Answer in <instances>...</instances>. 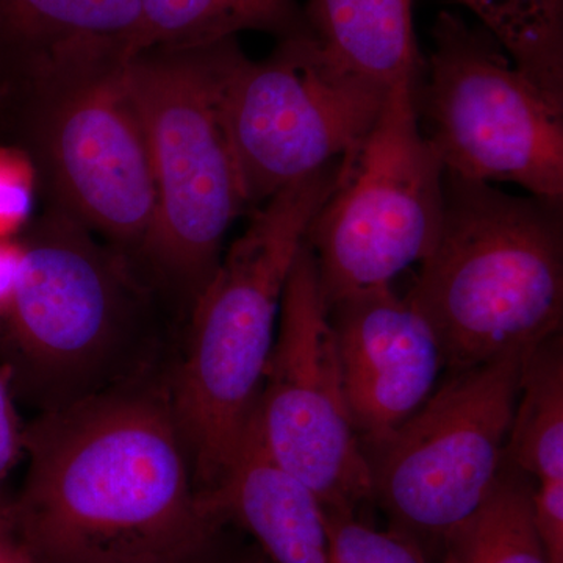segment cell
I'll return each mask as SVG.
<instances>
[{
  "label": "cell",
  "instance_id": "cell-6",
  "mask_svg": "<svg viewBox=\"0 0 563 563\" xmlns=\"http://www.w3.org/2000/svg\"><path fill=\"white\" fill-rule=\"evenodd\" d=\"M129 62L73 66L11 85L0 91V113L52 207L135 263L154 221L157 188Z\"/></svg>",
  "mask_w": 563,
  "mask_h": 563
},
{
  "label": "cell",
  "instance_id": "cell-2",
  "mask_svg": "<svg viewBox=\"0 0 563 563\" xmlns=\"http://www.w3.org/2000/svg\"><path fill=\"white\" fill-rule=\"evenodd\" d=\"M340 162L291 181L254 210L190 309L187 347L168 391L199 495L220 483L254 413L285 284Z\"/></svg>",
  "mask_w": 563,
  "mask_h": 563
},
{
  "label": "cell",
  "instance_id": "cell-23",
  "mask_svg": "<svg viewBox=\"0 0 563 563\" xmlns=\"http://www.w3.org/2000/svg\"><path fill=\"white\" fill-rule=\"evenodd\" d=\"M24 432L14 407L10 372L0 368V495H3V481L24 453Z\"/></svg>",
  "mask_w": 563,
  "mask_h": 563
},
{
  "label": "cell",
  "instance_id": "cell-9",
  "mask_svg": "<svg viewBox=\"0 0 563 563\" xmlns=\"http://www.w3.org/2000/svg\"><path fill=\"white\" fill-rule=\"evenodd\" d=\"M526 354L451 373L399 428L362 446L373 501L422 550L440 547L498 483Z\"/></svg>",
  "mask_w": 563,
  "mask_h": 563
},
{
  "label": "cell",
  "instance_id": "cell-24",
  "mask_svg": "<svg viewBox=\"0 0 563 563\" xmlns=\"http://www.w3.org/2000/svg\"><path fill=\"white\" fill-rule=\"evenodd\" d=\"M0 563H38L25 543L11 517L10 501L0 495Z\"/></svg>",
  "mask_w": 563,
  "mask_h": 563
},
{
  "label": "cell",
  "instance_id": "cell-27",
  "mask_svg": "<svg viewBox=\"0 0 563 563\" xmlns=\"http://www.w3.org/2000/svg\"><path fill=\"white\" fill-rule=\"evenodd\" d=\"M201 563H203V562H201Z\"/></svg>",
  "mask_w": 563,
  "mask_h": 563
},
{
  "label": "cell",
  "instance_id": "cell-11",
  "mask_svg": "<svg viewBox=\"0 0 563 563\" xmlns=\"http://www.w3.org/2000/svg\"><path fill=\"white\" fill-rule=\"evenodd\" d=\"M277 462L320 499L325 514L357 515L372 479L352 426L328 309L303 242L282 296L272 354L254 409Z\"/></svg>",
  "mask_w": 563,
  "mask_h": 563
},
{
  "label": "cell",
  "instance_id": "cell-12",
  "mask_svg": "<svg viewBox=\"0 0 563 563\" xmlns=\"http://www.w3.org/2000/svg\"><path fill=\"white\" fill-rule=\"evenodd\" d=\"M328 314L358 442H380L435 390L442 347L417 307L391 285L344 296Z\"/></svg>",
  "mask_w": 563,
  "mask_h": 563
},
{
  "label": "cell",
  "instance_id": "cell-25",
  "mask_svg": "<svg viewBox=\"0 0 563 563\" xmlns=\"http://www.w3.org/2000/svg\"><path fill=\"white\" fill-rule=\"evenodd\" d=\"M21 262V244L0 240V318L9 307Z\"/></svg>",
  "mask_w": 563,
  "mask_h": 563
},
{
  "label": "cell",
  "instance_id": "cell-26",
  "mask_svg": "<svg viewBox=\"0 0 563 563\" xmlns=\"http://www.w3.org/2000/svg\"><path fill=\"white\" fill-rule=\"evenodd\" d=\"M251 563H268L266 561H255V562H251Z\"/></svg>",
  "mask_w": 563,
  "mask_h": 563
},
{
  "label": "cell",
  "instance_id": "cell-1",
  "mask_svg": "<svg viewBox=\"0 0 563 563\" xmlns=\"http://www.w3.org/2000/svg\"><path fill=\"white\" fill-rule=\"evenodd\" d=\"M10 510L38 563H201L220 525L169 395L131 383L41 412Z\"/></svg>",
  "mask_w": 563,
  "mask_h": 563
},
{
  "label": "cell",
  "instance_id": "cell-14",
  "mask_svg": "<svg viewBox=\"0 0 563 563\" xmlns=\"http://www.w3.org/2000/svg\"><path fill=\"white\" fill-rule=\"evenodd\" d=\"M199 496L218 525L251 533L266 562L332 563L320 499L273 457L254 413L224 476Z\"/></svg>",
  "mask_w": 563,
  "mask_h": 563
},
{
  "label": "cell",
  "instance_id": "cell-16",
  "mask_svg": "<svg viewBox=\"0 0 563 563\" xmlns=\"http://www.w3.org/2000/svg\"><path fill=\"white\" fill-rule=\"evenodd\" d=\"M141 7L144 51L210 46L247 31L279 41L309 33L298 0H141Z\"/></svg>",
  "mask_w": 563,
  "mask_h": 563
},
{
  "label": "cell",
  "instance_id": "cell-19",
  "mask_svg": "<svg viewBox=\"0 0 563 563\" xmlns=\"http://www.w3.org/2000/svg\"><path fill=\"white\" fill-rule=\"evenodd\" d=\"M472 11L515 66L563 109V0H451Z\"/></svg>",
  "mask_w": 563,
  "mask_h": 563
},
{
  "label": "cell",
  "instance_id": "cell-3",
  "mask_svg": "<svg viewBox=\"0 0 563 563\" xmlns=\"http://www.w3.org/2000/svg\"><path fill=\"white\" fill-rule=\"evenodd\" d=\"M407 298L450 373L562 333L563 201L444 172L442 225Z\"/></svg>",
  "mask_w": 563,
  "mask_h": 563
},
{
  "label": "cell",
  "instance_id": "cell-10",
  "mask_svg": "<svg viewBox=\"0 0 563 563\" xmlns=\"http://www.w3.org/2000/svg\"><path fill=\"white\" fill-rule=\"evenodd\" d=\"M390 91L340 68L310 33L280 40L262 62L236 52L222 103L247 209L354 157Z\"/></svg>",
  "mask_w": 563,
  "mask_h": 563
},
{
  "label": "cell",
  "instance_id": "cell-13",
  "mask_svg": "<svg viewBox=\"0 0 563 563\" xmlns=\"http://www.w3.org/2000/svg\"><path fill=\"white\" fill-rule=\"evenodd\" d=\"M144 51L141 0H0V91Z\"/></svg>",
  "mask_w": 563,
  "mask_h": 563
},
{
  "label": "cell",
  "instance_id": "cell-5",
  "mask_svg": "<svg viewBox=\"0 0 563 563\" xmlns=\"http://www.w3.org/2000/svg\"><path fill=\"white\" fill-rule=\"evenodd\" d=\"M151 285L135 263L51 207L21 244L7 322L13 366L41 412L128 384Z\"/></svg>",
  "mask_w": 563,
  "mask_h": 563
},
{
  "label": "cell",
  "instance_id": "cell-18",
  "mask_svg": "<svg viewBox=\"0 0 563 563\" xmlns=\"http://www.w3.org/2000/svg\"><path fill=\"white\" fill-rule=\"evenodd\" d=\"M533 487L504 462L483 506L444 537L442 563H551L533 525Z\"/></svg>",
  "mask_w": 563,
  "mask_h": 563
},
{
  "label": "cell",
  "instance_id": "cell-17",
  "mask_svg": "<svg viewBox=\"0 0 563 563\" xmlns=\"http://www.w3.org/2000/svg\"><path fill=\"white\" fill-rule=\"evenodd\" d=\"M506 463L533 483L563 481V340L526 354L506 444Z\"/></svg>",
  "mask_w": 563,
  "mask_h": 563
},
{
  "label": "cell",
  "instance_id": "cell-20",
  "mask_svg": "<svg viewBox=\"0 0 563 563\" xmlns=\"http://www.w3.org/2000/svg\"><path fill=\"white\" fill-rule=\"evenodd\" d=\"M332 563H429L421 544L395 529H377L357 515L325 514Z\"/></svg>",
  "mask_w": 563,
  "mask_h": 563
},
{
  "label": "cell",
  "instance_id": "cell-21",
  "mask_svg": "<svg viewBox=\"0 0 563 563\" xmlns=\"http://www.w3.org/2000/svg\"><path fill=\"white\" fill-rule=\"evenodd\" d=\"M36 172L21 150L0 147V240H10L29 220Z\"/></svg>",
  "mask_w": 563,
  "mask_h": 563
},
{
  "label": "cell",
  "instance_id": "cell-4",
  "mask_svg": "<svg viewBox=\"0 0 563 563\" xmlns=\"http://www.w3.org/2000/svg\"><path fill=\"white\" fill-rule=\"evenodd\" d=\"M235 38L192 49H147L129 62L154 166L157 206L135 266L190 312L220 265L222 240L247 209L224 117Z\"/></svg>",
  "mask_w": 563,
  "mask_h": 563
},
{
  "label": "cell",
  "instance_id": "cell-7",
  "mask_svg": "<svg viewBox=\"0 0 563 563\" xmlns=\"http://www.w3.org/2000/svg\"><path fill=\"white\" fill-rule=\"evenodd\" d=\"M431 36L415 109L444 172L563 201L562 107L481 25L442 11Z\"/></svg>",
  "mask_w": 563,
  "mask_h": 563
},
{
  "label": "cell",
  "instance_id": "cell-22",
  "mask_svg": "<svg viewBox=\"0 0 563 563\" xmlns=\"http://www.w3.org/2000/svg\"><path fill=\"white\" fill-rule=\"evenodd\" d=\"M532 517L548 559L551 563H563V481L536 484Z\"/></svg>",
  "mask_w": 563,
  "mask_h": 563
},
{
  "label": "cell",
  "instance_id": "cell-8",
  "mask_svg": "<svg viewBox=\"0 0 563 563\" xmlns=\"http://www.w3.org/2000/svg\"><path fill=\"white\" fill-rule=\"evenodd\" d=\"M444 166L426 139L415 88H393L307 231L325 309L391 280L432 251L443 220Z\"/></svg>",
  "mask_w": 563,
  "mask_h": 563
},
{
  "label": "cell",
  "instance_id": "cell-15",
  "mask_svg": "<svg viewBox=\"0 0 563 563\" xmlns=\"http://www.w3.org/2000/svg\"><path fill=\"white\" fill-rule=\"evenodd\" d=\"M307 31L333 63L393 90L420 84L413 0H309Z\"/></svg>",
  "mask_w": 563,
  "mask_h": 563
}]
</instances>
